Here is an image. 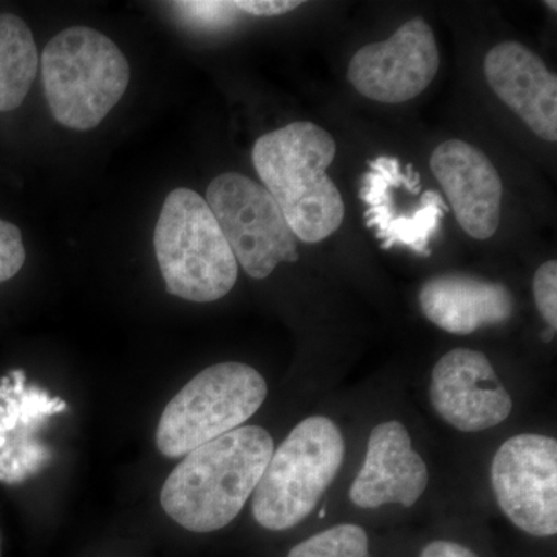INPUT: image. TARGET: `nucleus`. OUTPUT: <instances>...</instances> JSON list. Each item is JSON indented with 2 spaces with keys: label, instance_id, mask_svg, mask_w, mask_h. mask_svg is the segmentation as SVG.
Instances as JSON below:
<instances>
[{
  "label": "nucleus",
  "instance_id": "1",
  "mask_svg": "<svg viewBox=\"0 0 557 557\" xmlns=\"http://www.w3.org/2000/svg\"><path fill=\"white\" fill-rule=\"evenodd\" d=\"M273 453L267 429H234L183 457L164 482L161 507L193 533L222 530L255 493Z\"/></svg>",
  "mask_w": 557,
  "mask_h": 557
},
{
  "label": "nucleus",
  "instance_id": "2",
  "mask_svg": "<svg viewBox=\"0 0 557 557\" xmlns=\"http://www.w3.org/2000/svg\"><path fill=\"white\" fill-rule=\"evenodd\" d=\"M336 149L330 132L310 121L269 132L252 148V164L263 188L304 244L327 239L343 225V196L327 175Z\"/></svg>",
  "mask_w": 557,
  "mask_h": 557
},
{
  "label": "nucleus",
  "instance_id": "3",
  "mask_svg": "<svg viewBox=\"0 0 557 557\" xmlns=\"http://www.w3.org/2000/svg\"><path fill=\"white\" fill-rule=\"evenodd\" d=\"M40 72L51 115L73 131L100 126L131 79L120 47L89 27L58 33L42 51Z\"/></svg>",
  "mask_w": 557,
  "mask_h": 557
},
{
  "label": "nucleus",
  "instance_id": "4",
  "mask_svg": "<svg viewBox=\"0 0 557 557\" xmlns=\"http://www.w3.org/2000/svg\"><path fill=\"white\" fill-rule=\"evenodd\" d=\"M153 248L170 295L214 302L228 295L239 263L207 200L196 190H172L161 208Z\"/></svg>",
  "mask_w": 557,
  "mask_h": 557
},
{
  "label": "nucleus",
  "instance_id": "5",
  "mask_svg": "<svg viewBox=\"0 0 557 557\" xmlns=\"http://www.w3.org/2000/svg\"><path fill=\"white\" fill-rule=\"evenodd\" d=\"M344 454L343 434L330 418L300 421L274 450L252 493L256 522L270 531L299 525L338 475Z\"/></svg>",
  "mask_w": 557,
  "mask_h": 557
},
{
  "label": "nucleus",
  "instance_id": "6",
  "mask_svg": "<svg viewBox=\"0 0 557 557\" xmlns=\"http://www.w3.org/2000/svg\"><path fill=\"white\" fill-rule=\"evenodd\" d=\"M267 394V381L251 366H211L164 408L157 428V448L168 458L188 456L190 450L242 428L258 412Z\"/></svg>",
  "mask_w": 557,
  "mask_h": 557
},
{
  "label": "nucleus",
  "instance_id": "7",
  "mask_svg": "<svg viewBox=\"0 0 557 557\" xmlns=\"http://www.w3.org/2000/svg\"><path fill=\"white\" fill-rule=\"evenodd\" d=\"M207 203L234 258L252 278L299 260L298 239L273 196L255 180L225 172L209 183Z\"/></svg>",
  "mask_w": 557,
  "mask_h": 557
},
{
  "label": "nucleus",
  "instance_id": "8",
  "mask_svg": "<svg viewBox=\"0 0 557 557\" xmlns=\"http://www.w3.org/2000/svg\"><path fill=\"white\" fill-rule=\"evenodd\" d=\"M359 199L366 205L364 222L381 248L405 247L431 256V244L442 230L449 207L437 190H423L412 164L401 166L397 157L369 161L361 177Z\"/></svg>",
  "mask_w": 557,
  "mask_h": 557
},
{
  "label": "nucleus",
  "instance_id": "9",
  "mask_svg": "<svg viewBox=\"0 0 557 557\" xmlns=\"http://www.w3.org/2000/svg\"><path fill=\"white\" fill-rule=\"evenodd\" d=\"M498 507L520 530L536 537L557 533V443L520 434L498 448L491 467Z\"/></svg>",
  "mask_w": 557,
  "mask_h": 557
},
{
  "label": "nucleus",
  "instance_id": "10",
  "mask_svg": "<svg viewBox=\"0 0 557 557\" xmlns=\"http://www.w3.org/2000/svg\"><path fill=\"white\" fill-rule=\"evenodd\" d=\"M438 69L434 32L426 21L416 17L391 38L359 49L348 64L347 79L369 100L401 104L423 94Z\"/></svg>",
  "mask_w": 557,
  "mask_h": 557
},
{
  "label": "nucleus",
  "instance_id": "11",
  "mask_svg": "<svg viewBox=\"0 0 557 557\" xmlns=\"http://www.w3.org/2000/svg\"><path fill=\"white\" fill-rule=\"evenodd\" d=\"M429 397L446 423L463 432L486 431L504 423L512 398L482 351L454 348L432 370Z\"/></svg>",
  "mask_w": 557,
  "mask_h": 557
},
{
  "label": "nucleus",
  "instance_id": "12",
  "mask_svg": "<svg viewBox=\"0 0 557 557\" xmlns=\"http://www.w3.org/2000/svg\"><path fill=\"white\" fill-rule=\"evenodd\" d=\"M431 171L465 233L472 239H491L500 225L504 185L485 153L461 139H449L432 152Z\"/></svg>",
  "mask_w": 557,
  "mask_h": 557
},
{
  "label": "nucleus",
  "instance_id": "13",
  "mask_svg": "<svg viewBox=\"0 0 557 557\" xmlns=\"http://www.w3.org/2000/svg\"><path fill=\"white\" fill-rule=\"evenodd\" d=\"M65 409L67 403L61 398L27 386L24 370H13L0 380V482H24L50 460V449L35 435L44 421Z\"/></svg>",
  "mask_w": 557,
  "mask_h": 557
},
{
  "label": "nucleus",
  "instance_id": "14",
  "mask_svg": "<svg viewBox=\"0 0 557 557\" xmlns=\"http://www.w3.org/2000/svg\"><path fill=\"white\" fill-rule=\"evenodd\" d=\"M428 483L426 463L412 449L408 429L399 421H386L370 434L364 465L350 487V498L359 508L387 504L409 508L423 496Z\"/></svg>",
  "mask_w": 557,
  "mask_h": 557
},
{
  "label": "nucleus",
  "instance_id": "15",
  "mask_svg": "<svg viewBox=\"0 0 557 557\" xmlns=\"http://www.w3.org/2000/svg\"><path fill=\"white\" fill-rule=\"evenodd\" d=\"M485 76L505 102L537 137L557 139V78L544 61L519 42H502L485 57Z\"/></svg>",
  "mask_w": 557,
  "mask_h": 557
},
{
  "label": "nucleus",
  "instance_id": "16",
  "mask_svg": "<svg viewBox=\"0 0 557 557\" xmlns=\"http://www.w3.org/2000/svg\"><path fill=\"white\" fill-rule=\"evenodd\" d=\"M418 299L424 317L453 335H471L487 325L504 324L515 313V298L504 284L469 274L429 278Z\"/></svg>",
  "mask_w": 557,
  "mask_h": 557
},
{
  "label": "nucleus",
  "instance_id": "17",
  "mask_svg": "<svg viewBox=\"0 0 557 557\" xmlns=\"http://www.w3.org/2000/svg\"><path fill=\"white\" fill-rule=\"evenodd\" d=\"M38 69V49L28 25L14 14H0V112L20 108Z\"/></svg>",
  "mask_w": 557,
  "mask_h": 557
},
{
  "label": "nucleus",
  "instance_id": "18",
  "mask_svg": "<svg viewBox=\"0 0 557 557\" xmlns=\"http://www.w3.org/2000/svg\"><path fill=\"white\" fill-rule=\"evenodd\" d=\"M288 557H372L364 528L344 523L300 542Z\"/></svg>",
  "mask_w": 557,
  "mask_h": 557
},
{
  "label": "nucleus",
  "instance_id": "19",
  "mask_svg": "<svg viewBox=\"0 0 557 557\" xmlns=\"http://www.w3.org/2000/svg\"><path fill=\"white\" fill-rule=\"evenodd\" d=\"M172 5L183 20L200 28L228 27L239 13L234 2H174Z\"/></svg>",
  "mask_w": 557,
  "mask_h": 557
},
{
  "label": "nucleus",
  "instance_id": "20",
  "mask_svg": "<svg viewBox=\"0 0 557 557\" xmlns=\"http://www.w3.org/2000/svg\"><path fill=\"white\" fill-rule=\"evenodd\" d=\"M537 310L549 325L557 329V262L548 260L536 270L533 281Z\"/></svg>",
  "mask_w": 557,
  "mask_h": 557
},
{
  "label": "nucleus",
  "instance_id": "21",
  "mask_svg": "<svg viewBox=\"0 0 557 557\" xmlns=\"http://www.w3.org/2000/svg\"><path fill=\"white\" fill-rule=\"evenodd\" d=\"M25 258L21 230L7 220H0V284L20 273Z\"/></svg>",
  "mask_w": 557,
  "mask_h": 557
},
{
  "label": "nucleus",
  "instance_id": "22",
  "mask_svg": "<svg viewBox=\"0 0 557 557\" xmlns=\"http://www.w3.org/2000/svg\"><path fill=\"white\" fill-rule=\"evenodd\" d=\"M242 13L258 17L282 16L302 5L299 0H237L234 2Z\"/></svg>",
  "mask_w": 557,
  "mask_h": 557
},
{
  "label": "nucleus",
  "instance_id": "23",
  "mask_svg": "<svg viewBox=\"0 0 557 557\" xmlns=\"http://www.w3.org/2000/svg\"><path fill=\"white\" fill-rule=\"evenodd\" d=\"M420 557H479L457 542L435 541L424 547Z\"/></svg>",
  "mask_w": 557,
  "mask_h": 557
},
{
  "label": "nucleus",
  "instance_id": "24",
  "mask_svg": "<svg viewBox=\"0 0 557 557\" xmlns=\"http://www.w3.org/2000/svg\"><path fill=\"white\" fill-rule=\"evenodd\" d=\"M545 5H548V9H553L556 11L557 9V3L556 2H545Z\"/></svg>",
  "mask_w": 557,
  "mask_h": 557
},
{
  "label": "nucleus",
  "instance_id": "25",
  "mask_svg": "<svg viewBox=\"0 0 557 557\" xmlns=\"http://www.w3.org/2000/svg\"><path fill=\"white\" fill-rule=\"evenodd\" d=\"M325 516V509H321V512H319V518H324Z\"/></svg>",
  "mask_w": 557,
  "mask_h": 557
}]
</instances>
